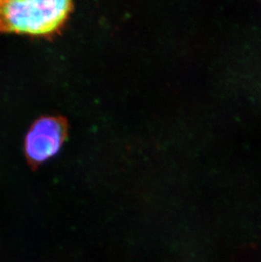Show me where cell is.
Listing matches in <instances>:
<instances>
[{
    "label": "cell",
    "mask_w": 261,
    "mask_h": 262,
    "mask_svg": "<svg viewBox=\"0 0 261 262\" xmlns=\"http://www.w3.org/2000/svg\"><path fill=\"white\" fill-rule=\"evenodd\" d=\"M67 136V125L59 117H45L35 121L25 139L26 157L37 166L55 156Z\"/></svg>",
    "instance_id": "7a4b0ae2"
},
{
    "label": "cell",
    "mask_w": 261,
    "mask_h": 262,
    "mask_svg": "<svg viewBox=\"0 0 261 262\" xmlns=\"http://www.w3.org/2000/svg\"><path fill=\"white\" fill-rule=\"evenodd\" d=\"M72 4L67 0H0V32L47 36L67 20Z\"/></svg>",
    "instance_id": "6da1fadb"
}]
</instances>
